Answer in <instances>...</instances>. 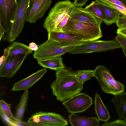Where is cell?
Masks as SVG:
<instances>
[{
    "label": "cell",
    "mask_w": 126,
    "mask_h": 126,
    "mask_svg": "<svg viewBox=\"0 0 126 126\" xmlns=\"http://www.w3.org/2000/svg\"><path fill=\"white\" fill-rule=\"evenodd\" d=\"M56 71V79L50 86L53 94L58 100L65 101L83 89V84L78 81L76 72L65 67Z\"/></svg>",
    "instance_id": "cell-1"
},
{
    "label": "cell",
    "mask_w": 126,
    "mask_h": 126,
    "mask_svg": "<svg viewBox=\"0 0 126 126\" xmlns=\"http://www.w3.org/2000/svg\"><path fill=\"white\" fill-rule=\"evenodd\" d=\"M63 31L86 42L97 40L102 36L100 26L79 21L70 17L63 28Z\"/></svg>",
    "instance_id": "cell-2"
},
{
    "label": "cell",
    "mask_w": 126,
    "mask_h": 126,
    "mask_svg": "<svg viewBox=\"0 0 126 126\" xmlns=\"http://www.w3.org/2000/svg\"><path fill=\"white\" fill-rule=\"evenodd\" d=\"M33 0H19L13 22L3 37V41L13 42L22 31L27 20Z\"/></svg>",
    "instance_id": "cell-3"
},
{
    "label": "cell",
    "mask_w": 126,
    "mask_h": 126,
    "mask_svg": "<svg viewBox=\"0 0 126 126\" xmlns=\"http://www.w3.org/2000/svg\"><path fill=\"white\" fill-rule=\"evenodd\" d=\"M94 77L105 93L116 95L124 92V84L115 80L105 66L99 65L97 66L94 70Z\"/></svg>",
    "instance_id": "cell-4"
},
{
    "label": "cell",
    "mask_w": 126,
    "mask_h": 126,
    "mask_svg": "<svg viewBox=\"0 0 126 126\" xmlns=\"http://www.w3.org/2000/svg\"><path fill=\"white\" fill-rule=\"evenodd\" d=\"M74 2L69 0L59 1L51 9L45 20L43 26L48 32L53 31L59 23L67 15L73 7Z\"/></svg>",
    "instance_id": "cell-5"
},
{
    "label": "cell",
    "mask_w": 126,
    "mask_h": 126,
    "mask_svg": "<svg viewBox=\"0 0 126 126\" xmlns=\"http://www.w3.org/2000/svg\"><path fill=\"white\" fill-rule=\"evenodd\" d=\"M121 47L115 39L108 40H94L86 42L73 47L67 52L81 54L106 52Z\"/></svg>",
    "instance_id": "cell-6"
},
{
    "label": "cell",
    "mask_w": 126,
    "mask_h": 126,
    "mask_svg": "<svg viewBox=\"0 0 126 126\" xmlns=\"http://www.w3.org/2000/svg\"><path fill=\"white\" fill-rule=\"evenodd\" d=\"M78 45L62 47L57 41L48 39L38 46V49L34 51L33 57L37 60H39L61 56Z\"/></svg>",
    "instance_id": "cell-7"
},
{
    "label": "cell",
    "mask_w": 126,
    "mask_h": 126,
    "mask_svg": "<svg viewBox=\"0 0 126 126\" xmlns=\"http://www.w3.org/2000/svg\"><path fill=\"white\" fill-rule=\"evenodd\" d=\"M30 126H64L67 121L61 115L53 112H35L28 121Z\"/></svg>",
    "instance_id": "cell-8"
},
{
    "label": "cell",
    "mask_w": 126,
    "mask_h": 126,
    "mask_svg": "<svg viewBox=\"0 0 126 126\" xmlns=\"http://www.w3.org/2000/svg\"><path fill=\"white\" fill-rule=\"evenodd\" d=\"M92 97L87 94L79 93L63 102L68 111L71 114L83 112L93 103Z\"/></svg>",
    "instance_id": "cell-9"
},
{
    "label": "cell",
    "mask_w": 126,
    "mask_h": 126,
    "mask_svg": "<svg viewBox=\"0 0 126 126\" xmlns=\"http://www.w3.org/2000/svg\"><path fill=\"white\" fill-rule=\"evenodd\" d=\"M17 3V0H0V24L5 32L13 22Z\"/></svg>",
    "instance_id": "cell-10"
},
{
    "label": "cell",
    "mask_w": 126,
    "mask_h": 126,
    "mask_svg": "<svg viewBox=\"0 0 126 126\" xmlns=\"http://www.w3.org/2000/svg\"><path fill=\"white\" fill-rule=\"evenodd\" d=\"M28 55L23 54L6 57L0 67V77L9 78L13 77L20 68Z\"/></svg>",
    "instance_id": "cell-11"
},
{
    "label": "cell",
    "mask_w": 126,
    "mask_h": 126,
    "mask_svg": "<svg viewBox=\"0 0 126 126\" xmlns=\"http://www.w3.org/2000/svg\"><path fill=\"white\" fill-rule=\"evenodd\" d=\"M69 15L70 17L78 21L100 26L103 22L93 13L82 7L74 6Z\"/></svg>",
    "instance_id": "cell-12"
},
{
    "label": "cell",
    "mask_w": 126,
    "mask_h": 126,
    "mask_svg": "<svg viewBox=\"0 0 126 126\" xmlns=\"http://www.w3.org/2000/svg\"><path fill=\"white\" fill-rule=\"evenodd\" d=\"M52 0H40L32 4L28 16L27 21L35 23L42 18L50 7Z\"/></svg>",
    "instance_id": "cell-13"
},
{
    "label": "cell",
    "mask_w": 126,
    "mask_h": 126,
    "mask_svg": "<svg viewBox=\"0 0 126 126\" xmlns=\"http://www.w3.org/2000/svg\"><path fill=\"white\" fill-rule=\"evenodd\" d=\"M48 39L57 41L60 46L63 47L78 45L86 42L74 35L54 31L48 32Z\"/></svg>",
    "instance_id": "cell-14"
},
{
    "label": "cell",
    "mask_w": 126,
    "mask_h": 126,
    "mask_svg": "<svg viewBox=\"0 0 126 126\" xmlns=\"http://www.w3.org/2000/svg\"><path fill=\"white\" fill-rule=\"evenodd\" d=\"M47 71L46 69L44 68L38 70L27 77L16 82L13 86L12 91H25L28 89L39 80Z\"/></svg>",
    "instance_id": "cell-15"
},
{
    "label": "cell",
    "mask_w": 126,
    "mask_h": 126,
    "mask_svg": "<svg viewBox=\"0 0 126 126\" xmlns=\"http://www.w3.org/2000/svg\"><path fill=\"white\" fill-rule=\"evenodd\" d=\"M69 121L73 126H98L99 121L94 117H87L80 116L75 114L68 116Z\"/></svg>",
    "instance_id": "cell-16"
},
{
    "label": "cell",
    "mask_w": 126,
    "mask_h": 126,
    "mask_svg": "<svg viewBox=\"0 0 126 126\" xmlns=\"http://www.w3.org/2000/svg\"><path fill=\"white\" fill-rule=\"evenodd\" d=\"M111 101L116 108L119 119L122 118L126 123V92H123L115 95Z\"/></svg>",
    "instance_id": "cell-17"
},
{
    "label": "cell",
    "mask_w": 126,
    "mask_h": 126,
    "mask_svg": "<svg viewBox=\"0 0 126 126\" xmlns=\"http://www.w3.org/2000/svg\"><path fill=\"white\" fill-rule=\"evenodd\" d=\"M32 50L29 47L18 41L13 43L7 48L4 49L3 55L6 57L12 56L21 54L32 53Z\"/></svg>",
    "instance_id": "cell-18"
},
{
    "label": "cell",
    "mask_w": 126,
    "mask_h": 126,
    "mask_svg": "<svg viewBox=\"0 0 126 126\" xmlns=\"http://www.w3.org/2000/svg\"><path fill=\"white\" fill-rule=\"evenodd\" d=\"M95 113L99 121L107 122L110 116L106 107L98 94L96 93L94 102Z\"/></svg>",
    "instance_id": "cell-19"
},
{
    "label": "cell",
    "mask_w": 126,
    "mask_h": 126,
    "mask_svg": "<svg viewBox=\"0 0 126 126\" xmlns=\"http://www.w3.org/2000/svg\"><path fill=\"white\" fill-rule=\"evenodd\" d=\"M103 11L105 16L103 22L107 25H109L115 23L116 19L120 16L118 11L115 8L108 6L98 0H95Z\"/></svg>",
    "instance_id": "cell-20"
},
{
    "label": "cell",
    "mask_w": 126,
    "mask_h": 126,
    "mask_svg": "<svg viewBox=\"0 0 126 126\" xmlns=\"http://www.w3.org/2000/svg\"><path fill=\"white\" fill-rule=\"evenodd\" d=\"M38 63L41 66L46 68L56 70L65 67L61 56L46 59L37 60Z\"/></svg>",
    "instance_id": "cell-21"
},
{
    "label": "cell",
    "mask_w": 126,
    "mask_h": 126,
    "mask_svg": "<svg viewBox=\"0 0 126 126\" xmlns=\"http://www.w3.org/2000/svg\"><path fill=\"white\" fill-rule=\"evenodd\" d=\"M29 97V91L27 89L24 91L19 103L16 107V111L14 117L16 119L22 121L27 107Z\"/></svg>",
    "instance_id": "cell-22"
},
{
    "label": "cell",
    "mask_w": 126,
    "mask_h": 126,
    "mask_svg": "<svg viewBox=\"0 0 126 126\" xmlns=\"http://www.w3.org/2000/svg\"><path fill=\"white\" fill-rule=\"evenodd\" d=\"M85 8L93 13L103 22L105 18V14L101 8L95 1L87 6Z\"/></svg>",
    "instance_id": "cell-23"
},
{
    "label": "cell",
    "mask_w": 126,
    "mask_h": 126,
    "mask_svg": "<svg viewBox=\"0 0 126 126\" xmlns=\"http://www.w3.org/2000/svg\"><path fill=\"white\" fill-rule=\"evenodd\" d=\"M94 70H79L76 72V76L78 81L83 84L94 77Z\"/></svg>",
    "instance_id": "cell-24"
},
{
    "label": "cell",
    "mask_w": 126,
    "mask_h": 126,
    "mask_svg": "<svg viewBox=\"0 0 126 126\" xmlns=\"http://www.w3.org/2000/svg\"><path fill=\"white\" fill-rule=\"evenodd\" d=\"M103 4L115 9L120 15L126 16V8L115 4L107 0H98Z\"/></svg>",
    "instance_id": "cell-25"
},
{
    "label": "cell",
    "mask_w": 126,
    "mask_h": 126,
    "mask_svg": "<svg viewBox=\"0 0 126 126\" xmlns=\"http://www.w3.org/2000/svg\"><path fill=\"white\" fill-rule=\"evenodd\" d=\"M0 107L11 119H13L15 118L14 116L11 112L9 104L3 100H0Z\"/></svg>",
    "instance_id": "cell-26"
},
{
    "label": "cell",
    "mask_w": 126,
    "mask_h": 126,
    "mask_svg": "<svg viewBox=\"0 0 126 126\" xmlns=\"http://www.w3.org/2000/svg\"><path fill=\"white\" fill-rule=\"evenodd\" d=\"M0 115L1 119L5 124L9 126H15L11 119L0 107Z\"/></svg>",
    "instance_id": "cell-27"
},
{
    "label": "cell",
    "mask_w": 126,
    "mask_h": 126,
    "mask_svg": "<svg viewBox=\"0 0 126 126\" xmlns=\"http://www.w3.org/2000/svg\"><path fill=\"white\" fill-rule=\"evenodd\" d=\"M70 17L69 14L67 15L59 23L53 31L63 32V28L67 23Z\"/></svg>",
    "instance_id": "cell-28"
},
{
    "label": "cell",
    "mask_w": 126,
    "mask_h": 126,
    "mask_svg": "<svg viewBox=\"0 0 126 126\" xmlns=\"http://www.w3.org/2000/svg\"><path fill=\"white\" fill-rule=\"evenodd\" d=\"M115 23L118 28L126 27V16H120L116 19Z\"/></svg>",
    "instance_id": "cell-29"
},
{
    "label": "cell",
    "mask_w": 126,
    "mask_h": 126,
    "mask_svg": "<svg viewBox=\"0 0 126 126\" xmlns=\"http://www.w3.org/2000/svg\"><path fill=\"white\" fill-rule=\"evenodd\" d=\"M102 126H126V123L123 120L120 119L111 122H105Z\"/></svg>",
    "instance_id": "cell-30"
},
{
    "label": "cell",
    "mask_w": 126,
    "mask_h": 126,
    "mask_svg": "<svg viewBox=\"0 0 126 126\" xmlns=\"http://www.w3.org/2000/svg\"><path fill=\"white\" fill-rule=\"evenodd\" d=\"M115 39L119 43L121 48L122 47L126 50V37L118 35L115 37Z\"/></svg>",
    "instance_id": "cell-31"
},
{
    "label": "cell",
    "mask_w": 126,
    "mask_h": 126,
    "mask_svg": "<svg viewBox=\"0 0 126 126\" xmlns=\"http://www.w3.org/2000/svg\"><path fill=\"white\" fill-rule=\"evenodd\" d=\"M15 126H30L28 123L18 120L15 118L12 119Z\"/></svg>",
    "instance_id": "cell-32"
},
{
    "label": "cell",
    "mask_w": 126,
    "mask_h": 126,
    "mask_svg": "<svg viewBox=\"0 0 126 126\" xmlns=\"http://www.w3.org/2000/svg\"><path fill=\"white\" fill-rule=\"evenodd\" d=\"M89 0H75L74 3L75 6L82 7L85 5Z\"/></svg>",
    "instance_id": "cell-33"
},
{
    "label": "cell",
    "mask_w": 126,
    "mask_h": 126,
    "mask_svg": "<svg viewBox=\"0 0 126 126\" xmlns=\"http://www.w3.org/2000/svg\"><path fill=\"white\" fill-rule=\"evenodd\" d=\"M117 33L118 35L126 37V27L118 28L117 30Z\"/></svg>",
    "instance_id": "cell-34"
},
{
    "label": "cell",
    "mask_w": 126,
    "mask_h": 126,
    "mask_svg": "<svg viewBox=\"0 0 126 126\" xmlns=\"http://www.w3.org/2000/svg\"><path fill=\"white\" fill-rule=\"evenodd\" d=\"M110 2L115 4L121 6L126 8V6L118 0H107Z\"/></svg>",
    "instance_id": "cell-35"
},
{
    "label": "cell",
    "mask_w": 126,
    "mask_h": 126,
    "mask_svg": "<svg viewBox=\"0 0 126 126\" xmlns=\"http://www.w3.org/2000/svg\"><path fill=\"white\" fill-rule=\"evenodd\" d=\"M29 47L32 50L36 51L38 48V46L35 43L32 42L30 43Z\"/></svg>",
    "instance_id": "cell-36"
},
{
    "label": "cell",
    "mask_w": 126,
    "mask_h": 126,
    "mask_svg": "<svg viewBox=\"0 0 126 126\" xmlns=\"http://www.w3.org/2000/svg\"><path fill=\"white\" fill-rule=\"evenodd\" d=\"M5 32H6L4 30L0 24V41L1 40L2 38L3 37Z\"/></svg>",
    "instance_id": "cell-37"
},
{
    "label": "cell",
    "mask_w": 126,
    "mask_h": 126,
    "mask_svg": "<svg viewBox=\"0 0 126 126\" xmlns=\"http://www.w3.org/2000/svg\"><path fill=\"white\" fill-rule=\"evenodd\" d=\"M6 59V57L4 55H3L0 58V67Z\"/></svg>",
    "instance_id": "cell-38"
},
{
    "label": "cell",
    "mask_w": 126,
    "mask_h": 126,
    "mask_svg": "<svg viewBox=\"0 0 126 126\" xmlns=\"http://www.w3.org/2000/svg\"><path fill=\"white\" fill-rule=\"evenodd\" d=\"M122 2L126 6V0H118Z\"/></svg>",
    "instance_id": "cell-39"
},
{
    "label": "cell",
    "mask_w": 126,
    "mask_h": 126,
    "mask_svg": "<svg viewBox=\"0 0 126 126\" xmlns=\"http://www.w3.org/2000/svg\"><path fill=\"white\" fill-rule=\"evenodd\" d=\"M121 48H122L123 52L126 58V50L122 47H121Z\"/></svg>",
    "instance_id": "cell-40"
},
{
    "label": "cell",
    "mask_w": 126,
    "mask_h": 126,
    "mask_svg": "<svg viewBox=\"0 0 126 126\" xmlns=\"http://www.w3.org/2000/svg\"><path fill=\"white\" fill-rule=\"evenodd\" d=\"M39 0H33L32 4L35 3Z\"/></svg>",
    "instance_id": "cell-41"
}]
</instances>
